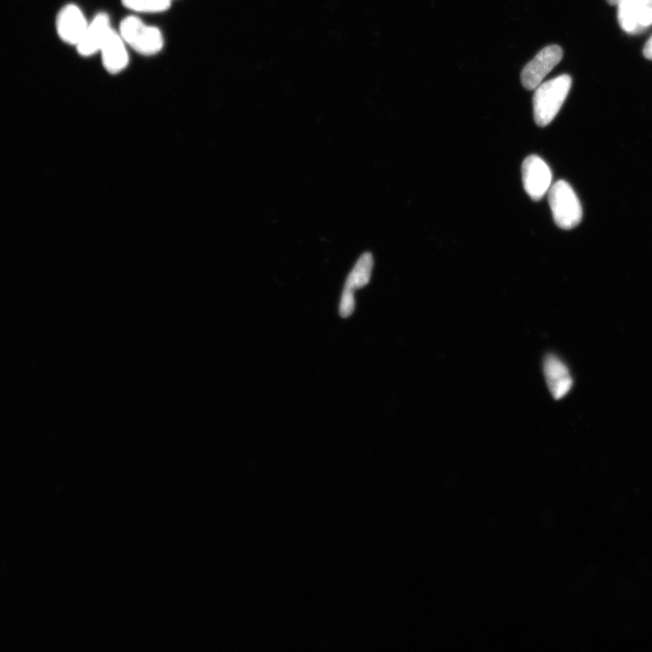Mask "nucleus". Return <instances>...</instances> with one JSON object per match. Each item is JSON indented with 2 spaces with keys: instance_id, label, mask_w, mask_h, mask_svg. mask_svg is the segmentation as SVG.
<instances>
[{
  "instance_id": "1",
  "label": "nucleus",
  "mask_w": 652,
  "mask_h": 652,
  "mask_svg": "<svg viewBox=\"0 0 652 652\" xmlns=\"http://www.w3.org/2000/svg\"><path fill=\"white\" fill-rule=\"evenodd\" d=\"M572 86V78L562 75L540 84L533 97V117L537 126L545 128L556 119Z\"/></svg>"
},
{
  "instance_id": "8",
  "label": "nucleus",
  "mask_w": 652,
  "mask_h": 652,
  "mask_svg": "<svg viewBox=\"0 0 652 652\" xmlns=\"http://www.w3.org/2000/svg\"><path fill=\"white\" fill-rule=\"evenodd\" d=\"M112 30L110 18L101 13L88 24V27L76 46L78 53L83 57H91L100 52L109 32Z\"/></svg>"
},
{
  "instance_id": "13",
  "label": "nucleus",
  "mask_w": 652,
  "mask_h": 652,
  "mask_svg": "<svg viewBox=\"0 0 652 652\" xmlns=\"http://www.w3.org/2000/svg\"><path fill=\"white\" fill-rule=\"evenodd\" d=\"M355 307V290L345 287L340 304V315L344 318L349 317L354 313Z\"/></svg>"
},
{
  "instance_id": "5",
  "label": "nucleus",
  "mask_w": 652,
  "mask_h": 652,
  "mask_svg": "<svg viewBox=\"0 0 652 652\" xmlns=\"http://www.w3.org/2000/svg\"><path fill=\"white\" fill-rule=\"evenodd\" d=\"M522 174L524 189L533 200L542 199L550 191L552 172L548 163L540 157H527L522 166Z\"/></svg>"
},
{
  "instance_id": "16",
  "label": "nucleus",
  "mask_w": 652,
  "mask_h": 652,
  "mask_svg": "<svg viewBox=\"0 0 652 652\" xmlns=\"http://www.w3.org/2000/svg\"><path fill=\"white\" fill-rule=\"evenodd\" d=\"M606 2H607V3H608V4H610V5H612V6H615V5H616V2H617V0H606Z\"/></svg>"
},
{
  "instance_id": "12",
  "label": "nucleus",
  "mask_w": 652,
  "mask_h": 652,
  "mask_svg": "<svg viewBox=\"0 0 652 652\" xmlns=\"http://www.w3.org/2000/svg\"><path fill=\"white\" fill-rule=\"evenodd\" d=\"M123 5L139 13H162L172 6V0H122Z\"/></svg>"
},
{
  "instance_id": "7",
  "label": "nucleus",
  "mask_w": 652,
  "mask_h": 652,
  "mask_svg": "<svg viewBox=\"0 0 652 652\" xmlns=\"http://www.w3.org/2000/svg\"><path fill=\"white\" fill-rule=\"evenodd\" d=\"M126 45L119 32L113 29L109 32L100 50L102 65L108 73L117 75L128 66L129 56Z\"/></svg>"
},
{
  "instance_id": "3",
  "label": "nucleus",
  "mask_w": 652,
  "mask_h": 652,
  "mask_svg": "<svg viewBox=\"0 0 652 652\" xmlns=\"http://www.w3.org/2000/svg\"><path fill=\"white\" fill-rule=\"evenodd\" d=\"M119 33L128 45L143 56H155L164 46L162 31L145 24L135 16L128 17L121 22Z\"/></svg>"
},
{
  "instance_id": "14",
  "label": "nucleus",
  "mask_w": 652,
  "mask_h": 652,
  "mask_svg": "<svg viewBox=\"0 0 652 652\" xmlns=\"http://www.w3.org/2000/svg\"><path fill=\"white\" fill-rule=\"evenodd\" d=\"M652 26V0H640L639 27L642 32Z\"/></svg>"
},
{
  "instance_id": "9",
  "label": "nucleus",
  "mask_w": 652,
  "mask_h": 652,
  "mask_svg": "<svg viewBox=\"0 0 652 652\" xmlns=\"http://www.w3.org/2000/svg\"><path fill=\"white\" fill-rule=\"evenodd\" d=\"M543 373L555 399H562L572 389L573 378L567 366L559 357L549 356L543 363Z\"/></svg>"
},
{
  "instance_id": "10",
  "label": "nucleus",
  "mask_w": 652,
  "mask_h": 652,
  "mask_svg": "<svg viewBox=\"0 0 652 652\" xmlns=\"http://www.w3.org/2000/svg\"><path fill=\"white\" fill-rule=\"evenodd\" d=\"M616 5L621 28L628 34L642 33L639 27L640 0H617Z\"/></svg>"
},
{
  "instance_id": "15",
  "label": "nucleus",
  "mask_w": 652,
  "mask_h": 652,
  "mask_svg": "<svg viewBox=\"0 0 652 652\" xmlns=\"http://www.w3.org/2000/svg\"><path fill=\"white\" fill-rule=\"evenodd\" d=\"M643 54L647 59L652 60V37L646 43Z\"/></svg>"
},
{
  "instance_id": "4",
  "label": "nucleus",
  "mask_w": 652,
  "mask_h": 652,
  "mask_svg": "<svg viewBox=\"0 0 652 652\" xmlns=\"http://www.w3.org/2000/svg\"><path fill=\"white\" fill-rule=\"evenodd\" d=\"M563 56V49L558 45L542 49L522 71L521 83L524 87L527 90H534L561 62Z\"/></svg>"
},
{
  "instance_id": "6",
  "label": "nucleus",
  "mask_w": 652,
  "mask_h": 652,
  "mask_svg": "<svg viewBox=\"0 0 652 652\" xmlns=\"http://www.w3.org/2000/svg\"><path fill=\"white\" fill-rule=\"evenodd\" d=\"M88 24L82 11L77 6L70 4L63 8L59 13L57 30L64 42L76 47L81 41Z\"/></svg>"
},
{
  "instance_id": "11",
  "label": "nucleus",
  "mask_w": 652,
  "mask_h": 652,
  "mask_svg": "<svg viewBox=\"0 0 652 652\" xmlns=\"http://www.w3.org/2000/svg\"><path fill=\"white\" fill-rule=\"evenodd\" d=\"M373 267L374 259L372 254H364L348 276L345 287L356 291L366 286L370 281Z\"/></svg>"
},
{
  "instance_id": "2",
  "label": "nucleus",
  "mask_w": 652,
  "mask_h": 652,
  "mask_svg": "<svg viewBox=\"0 0 652 652\" xmlns=\"http://www.w3.org/2000/svg\"><path fill=\"white\" fill-rule=\"evenodd\" d=\"M549 200L555 223L559 228L569 231L580 225L583 208L568 182L559 181L555 183L549 191Z\"/></svg>"
}]
</instances>
